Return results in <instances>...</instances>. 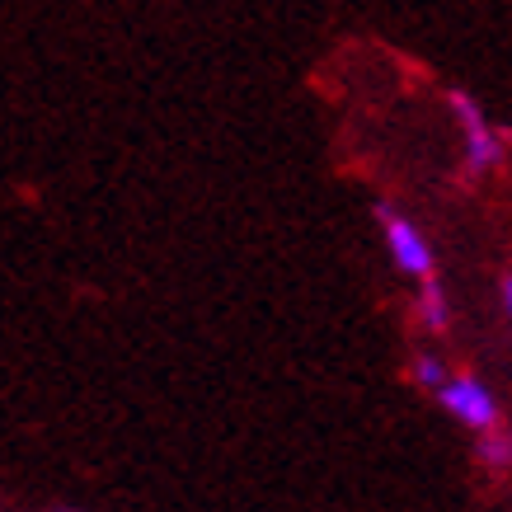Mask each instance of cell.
Here are the masks:
<instances>
[{
	"label": "cell",
	"instance_id": "1",
	"mask_svg": "<svg viewBox=\"0 0 512 512\" xmlns=\"http://www.w3.org/2000/svg\"><path fill=\"white\" fill-rule=\"evenodd\" d=\"M442 99H447L451 118L461 127V160H466V174L470 179L494 174L498 165H503V156H508V141H503V132H498L494 123H489L484 104L470 90H456V85H451Z\"/></svg>",
	"mask_w": 512,
	"mask_h": 512
},
{
	"label": "cell",
	"instance_id": "2",
	"mask_svg": "<svg viewBox=\"0 0 512 512\" xmlns=\"http://www.w3.org/2000/svg\"><path fill=\"white\" fill-rule=\"evenodd\" d=\"M376 221H381V240H386L390 264L400 268L404 278H414V282L437 278V254H433V240L423 235L419 221H414V217H404L400 207H390V202H376Z\"/></svg>",
	"mask_w": 512,
	"mask_h": 512
},
{
	"label": "cell",
	"instance_id": "3",
	"mask_svg": "<svg viewBox=\"0 0 512 512\" xmlns=\"http://www.w3.org/2000/svg\"><path fill=\"white\" fill-rule=\"evenodd\" d=\"M437 404H442L461 428H470V433H489V428L503 423L498 395L484 386L480 376H470V372H451L447 381L437 386Z\"/></svg>",
	"mask_w": 512,
	"mask_h": 512
},
{
	"label": "cell",
	"instance_id": "4",
	"mask_svg": "<svg viewBox=\"0 0 512 512\" xmlns=\"http://www.w3.org/2000/svg\"><path fill=\"white\" fill-rule=\"evenodd\" d=\"M414 325L423 334H447L451 329V296L442 292L437 278L419 282V292H414Z\"/></svg>",
	"mask_w": 512,
	"mask_h": 512
},
{
	"label": "cell",
	"instance_id": "5",
	"mask_svg": "<svg viewBox=\"0 0 512 512\" xmlns=\"http://www.w3.org/2000/svg\"><path fill=\"white\" fill-rule=\"evenodd\" d=\"M404 372H409V386H419L423 395H437V386L451 376L447 357L433 353V348H419V353H409V362H404Z\"/></svg>",
	"mask_w": 512,
	"mask_h": 512
},
{
	"label": "cell",
	"instance_id": "6",
	"mask_svg": "<svg viewBox=\"0 0 512 512\" xmlns=\"http://www.w3.org/2000/svg\"><path fill=\"white\" fill-rule=\"evenodd\" d=\"M480 461L494 470V475H512V433H503V423L489 428V433H480Z\"/></svg>",
	"mask_w": 512,
	"mask_h": 512
},
{
	"label": "cell",
	"instance_id": "7",
	"mask_svg": "<svg viewBox=\"0 0 512 512\" xmlns=\"http://www.w3.org/2000/svg\"><path fill=\"white\" fill-rule=\"evenodd\" d=\"M503 306H508V315H512V278H503Z\"/></svg>",
	"mask_w": 512,
	"mask_h": 512
},
{
	"label": "cell",
	"instance_id": "8",
	"mask_svg": "<svg viewBox=\"0 0 512 512\" xmlns=\"http://www.w3.org/2000/svg\"><path fill=\"white\" fill-rule=\"evenodd\" d=\"M57 512H76V508H57Z\"/></svg>",
	"mask_w": 512,
	"mask_h": 512
}]
</instances>
